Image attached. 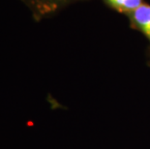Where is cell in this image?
Returning a JSON list of instances; mask_svg holds the SVG:
<instances>
[{
  "mask_svg": "<svg viewBox=\"0 0 150 149\" xmlns=\"http://www.w3.org/2000/svg\"><path fill=\"white\" fill-rule=\"evenodd\" d=\"M32 10L35 17L42 18L44 16L53 14L61 8L71 4L76 0H23Z\"/></svg>",
  "mask_w": 150,
  "mask_h": 149,
  "instance_id": "obj_1",
  "label": "cell"
},
{
  "mask_svg": "<svg viewBox=\"0 0 150 149\" xmlns=\"http://www.w3.org/2000/svg\"><path fill=\"white\" fill-rule=\"evenodd\" d=\"M131 16L135 26L150 40V5L142 4L131 13Z\"/></svg>",
  "mask_w": 150,
  "mask_h": 149,
  "instance_id": "obj_2",
  "label": "cell"
},
{
  "mask_svg": "<svg viewBox=\"0 0 150 149\" xmlns=\"http://www.w3.org/2000/svg\"><path fill=\"white\" fill-rule=\"evenodd\" d=\"M111 7L122 12L132 13L142 4V0H105Z\"/></svg>",
  "mask_w": 150,
  "mask_h": 149,
  "instance_id": "obj_3",
  "label": "cell"
}]
</instances>
